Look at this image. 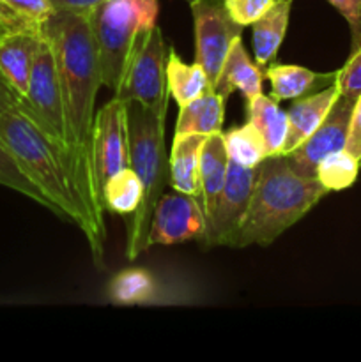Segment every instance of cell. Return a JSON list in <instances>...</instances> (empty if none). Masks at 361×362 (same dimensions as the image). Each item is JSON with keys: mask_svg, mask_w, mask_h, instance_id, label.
I'll return each mask as SVG.
<instances>
[{"mask_svg": "<svg viewBox=\"0 0 361 362\" xmlns=\"http://www.w3.org/2000/svg\"><path fill=\"white\" fill-rule=\"evenodd\" d=\"M166 87L179 108L212 90V83L204 67L198 62L186 64L173 48H168L166 57Z\"/></svg>", "mask_w": 361, "mask_h": 362, "instance_id": "44dd1931", "label": "cell"}, {"mask_svg": "<svg viewBox=\"0 0 361 362\" xmlns=\"http://www.w3.org/2000/svg\"><path fill=\"white\" fill-rule=\"evenodd\" d=\"M292 0H276L271 9L262 14L251 28H253V53L255 62L264 69L278 53L287 27H289Z\"/></svg>", "mask_w": 361, "mask_h": 362, "instance_id": "d6986e66", "label": "cell"}, {"mask_svg": "<svg viewBox=\"0 0 361 362\" xmlns=\"http://www.w3.org/2000/svg\"><path fill=\"white\" fill-rule=\"evenodd\" d=\"M188 2H191V0H188Z\"/></svg>", "mask_w": 361, "mask_h": 362, "instance_id": "e575fe53", "label": "cell"}, {"mask_svg": "<svg viewBox=\"0 0 361 362\" xmlns=\"http://www.w3.org/2000/svg\"><path fill=\"white\" fill-rule=\"evenodd\" d=\"M50 0H0V35L9 32H42L55 13Z\"/></svg>", "mask_w": 361, "mask_h": 362, "instance_id": "603a6c76", "label": "cell"}, {"mask_svg": "<svg viewBox=\"0 0 361 362\" xmlns=\"http://www.w3.org/2000/svg\"><path fill=\"white\" fill-rule=\"evenodd\" d=\"M42 34L52 46L55 59L78 187L94 230L99 255L103 257L106 239L103 218L105 209L92 156L96 95L103 81L98 48L92 35L91 14L55 11L46 20Z\"/></svg>", "mask_w": 361, "mask_h": 362, "instance_id": "6da1fadb", "label": "cell"}, {"mask_svg": "<svg viewBox=\"0 0 361 362\" xmlns=\"http://www.w3.org/2000/svg\"><path fill=\"white\" fill-rule=\"evenodd\" d=\"M108 300L115 306H138L154 300L158 293V283L149 271L140 267H130L117 272L108 283Z\"/></svg>", "mask_w": 361, "mask_h": 362, "instance_id": "cb8c5ba5", "label": "cell"}, {"mask_svg": "<svg viewBox=\"0 0 361 362\" xmlns=\"http://www.w3.org/2000/svg\"><path fill=\"white\" fill-rule=\"evenodd\" d=\"M158 0H106L91 13L101 81L115 94L122 80L131 45L142 28L158 21Z\"/></svg>", "mask_w": 361, "mask_h": 362, "instance_id": "5b68a950", "label": "cell"}, {"mask_svg": "<svg viewBox=\"0 0 361 362\" xmlns=\"http://www.w3.org/2000/svg\"><path fill=\"white\" fill-rule=\"evenodd\" d=\"M0 145L13 156L21 172L48 198L53 212L73 221L87 239L92 258L103 264L94 230L85 211L67 156L42 133L20 105L0 113Z\"/></svg>", "mask_w": 361, "mask_h": 362, "instance_id": "7a4b0ae2", "label": "cell"}, {"mask_svg": "<svg viewBox=\"0 0 361 362\" xmlns=\"http://www.w3.org/2000/svg\"><path fill=\"white\" fill-rule=\"evenodd\" d=\"M142 202V182L131 166L110 177L101 187L103 209L113 214H133Z\"/></svg>", "mask_w": 361, "mask_h": 362, "instance_id": "d4e9b609", "label": "cell"}, {"mask_svg": "<svg viewBox=\"0 0 361 362\" xmlns=\"http://www.w3.org/2000/svg\"><path fill=\"white\" fill-rule=\"evenodd\" d=\"M360 168V161L350 152L342 148V151L333 152L319 163L315 177L329 193L331 191H343L356 182Z\"/></svg>", "mask_w": 361, "mask_h": 362, "instance_id": "4316f807", "label": "cell"}, {"mask_svg": "<svg viewBox=\"0 0 361 362\" xmlns=\"http://www.w3.org/2000/svg\"><path fill=\"white\" fill-rule=\"evenodd\" d=\"M0 184L18 191V193L25 194L27 198L34 200L35 204H39L41 207H46L48 211L53 212V205L50 204L48 198L28 180V177L25 175L20 170V166L16 165L13 156H11L2 145H0ZM53 214H55V212H53Z\"/></svg>", "mask_w": 361, "mask_h": 362, "instance_id": "83f0119b", "label": "cell"}, {"mask_svg": "<svg viewBox=\"0 0 361 362\" xmlns=\"http://www.w3.org/2000/svg\"><path fill=\"white\" fill-rule=\"evenodd\" d=\"M225 99L214 90L205 92L195 101L179 108L176 122V134H204L211 136L223 133L225 120Z\"/></svg>", "mask_w": 361, "mask_h": 362, "instance_id": "ffe728a7", "label": "cell"}, {"mask_svg": "<svg viewBox=\"0 0 361 362\" xmlns=\"http://www.w3.org/2000/svg\"><path fill=\"white\" fill-rule=\"evenodd\" d=\"M255 179H257V166L246 168L237 163H229L225 186L219 193L216 207L209 218L207 239L205 247L229 246L232 247L234 239L241 228L248 205H250L251 193H253Z\"/></svg>", "mask_w": 361, "mask_h": 362, "instance_id": "8fae6325", "label": "cell"}, {"mask_svg": "<svg viewBox=\"0 0 361 362\" xmlns=\"http://www.w3.org/2000/svg\"><path fill=\"white\" fill-rule=\"evenodd\" d=\"M338 92L347 98L357 99L361 95V46L350 53L349 60L336 73Z\"/></svg>", "mask_w": 361, "mask_h": 362, "instance_id": "f546056e", "label": "cell"}, {"mask_svg": "<svg viewBox=\"0 0 361 362\" xmlns=\"http://www.w3.org/2000/svg\"><path fill=\"white\" fill-rule=\"evenodd\" d=\"M345 151L350 152L361 165V95L354 105L353 117H350L349 134H347Z\"/></svg>", "mask_w": 361, "mask_h": 362, "instance_id": "1f68e13d", "label": "cell"}, {"mask_svg": "<svg viewBox=\"0 0 361 362\" xmlns=\"http://www.w3.org/2000/svg\"><path fill=\"white\" fill-rule=\"evenodd\" d=\"M336 73H315L306 67L294 64L273 62L264 67V74L271 81V98L276 103L297 99L303 95L322 90L336 80Z\"/></svg>", "mask_w": 361, "mask_h": 362, "instance_id": "e0dca14e", "label": "cell"}, {"mask_svg": "<svg viewBox=\"0 0 361 362\" xmlns=\"http://www.w3.org/2000/svg\"><path fill=\"white\" fill-rule=\"evenodd\" d=\"M57 11H73V13L91 14L106 0H50Z\"/></svg>", "mask_w": 361, "mask_h": 362, "instance_id": "d6a6232c", "label": "cell"}, {"mask_svg": "<svg viewBox=\"0 0 361 362\" xmlns=\"http://www.w3.org/2000/svg\"><path fill=\"white\" fill-rule=\"evenodd\" d=\"M262 80H264V71L250 59L243 39L239 37L230 48L212 90L222 95L225 101L234 90H239L244 101L250 103L262 94Z\"/></svg>", "mask_w": 361, "mask_h": 362, "instance_id": "9a60e30c", "label": "cell"}, {"mask_svg": "<svg viewBox=\"0 0 361 362\" xmlns=\"http://www.w3.org/2000/svg\"><path fill=\"white\" fill-rule=\"evenodd\" d=\"M166 52L165 39L158 25L142 28L131 45L124 67L119 95L124 101H137L145 108L166 117L170 92L166 87Z\"/></svg>", "mask_w": 361, "mask_h": 362, "instance_id": "8992f818", "label": "cell"}, {"mask_svg": "<svg viewBox=\"0 0 361 362\" xmlns=\"http://www.w3.org/2000/svg\"><path fill=\"white\" fill-rule=\"evenodd\" d=\"M205 138L204 134H176L168 156L170 186L200 202V151Z\"/></svg>", "mask_w": 361, "mask_h": 362, "instance_id": "2e32d148", "label": "cell"}, {"mask_svg": "<svg viewBox=\"0 0 361 362\" xmlns=\"http://www.w3.org/2000/svg\"><path fill=\"white\" fill-rule=\"evenodd\" d=\"M338 85L336 80L328 85L322 90L314 92V94L303 95V98L294 99L287 112L289 119V133H287L285 145L282 148V156L290 154L294 148L299 147L311 133L319 127V124L326 119V115L331 110L333 103L338 98Z\"/></svg>", "mask_w": 361, "mask_h": 362, "instance_id": "4fadbf2b", "label": "cell"}, {"mask_svg": "<svg viewBox=\"0 0 361 362\" xmlns=\"http://www.w3.org/2000/svg\"><path fill=\"white\" fill-rule=\"evenodd\" d=\"M227 152L230 161L246 168H255L268 158V148L264 140L253 124L246 122L241 127H232L223 133Z\"/></svg>", "mask_w": 361, "mask_h": 362, "instance_id": "484cf974", "label": "cell"}, {"mask_svg": "<svg viewBox=\"0 0 361 362\" xmlns=\"http://www.w3.org/2000/svg\"><path fill=\"white\" fill-rule=\"evenodd\" d=\"M356 101L357 99L338 94L331 110L326 119L319 124L317 129L299 147L285 156L294 172L303 177H315L317 166L322 159L328 158L333 152L345 148L350 117H353Z\"/></svg>", "mask_w": 361, "mask_h": 362, "instance_id": "7c38bea8", "label": "cell"}, {"mask_svg": "<svg viewBox=\"0 0 361 362\" xmlns=\"http://www.w3.org/2000/svg\"><path fill=\"white\" fill-rule=\"evenodd\" d=\"M42 41V32H9L0 35V71L14 90L25 98L32 64Z\"/></svg>", "mask_w": 361, "mask_h": 362, "instance_id": "5bb4252c", "label": "cell"}, {"mask_svg": "<svg viewBox=\"0 0 361 362\" xmlns=\"http://www.w3.org/2000/svg\"><path fill=\"white\" fill-rule=\"evenodd\" d=\"M207 218L198 198L176 191L163 193L156 205L149 232V247L207 239Z\"/></svg>", "mask_w": 361, "mask_h": 362, "instance_id": "9c48e42d", "label": "cell"}, {"mask_svg": "<svg viewBox=\"0 0 361 362\" xmlns=\"http://www.w3.org/2000/svg\"><path fill=\"white\" fill-rule=\"evenodd\" d=\"M28 117L42 129V133L67 156L73 168L74 179H76V170H74L73 152H71L69 134H67L66 113H64V99L60 90L59 74H57L55 59L50 42L46 41L42 34L41 46L35 53L34 64H32L30 80L25 98L20 103ZM78 184V180H76ZM80 189V187H78ZM99 251V250H98ZM101 257V255H99ZM103 258V257H101Z\"/></svg>", "mask_w": 361, "mask_h": 362, "instance_id": "52a82bcc", "label": "cell"}, {"mask_svg": "<svg viewBox=\"0 0 361 362\" xmlns=\"http://www.w3.org/2000/svg\"><path fill=\"white\" fill-rule=\"evenodd\" d=\"M229 152H227L223 133H214L205 138L200 151V198L205 218H211L219 193L225 186L229 173Z\"/></svg>", "mask_w": 361, "mask_h": 362, "instance_id": "ac0fdd59", "label": "cell"}, {"mask_svg": "<svg viewBox=\"0 0 361 362\" xmlns=\"http://www.w3.org/2000/svg\"><path fill=\"white\" fill-rule=\"evenodd\" d=\"M275 2L276 0H225V7L236 23L248 27L268 13Z\"/></svg>", "mask_w": 361, "mask_h": 362, "instance_id": "f1b7e54d", "label": "cell"}, {"mask_svg": "<svg viewBox=\"0 0 361 362\" xmlns=\"http://www.w3.org/2000/svg\"><path fill=\"white\" fill-rule=\"evenodd\" d=\"M21 99L23 98L14 90L13 85L6 80V76L0 71V113L13 108V106H18L21 103Z\"/></svg>", "mask_w": 361, "mask_h": 362, "instance_id": "836d02e7", "label": "cell"}, {"mask_svg": "<svg viewBox=\"0 0 361 362\" xmlns=\"http://www.w3.org/2000/svg\"><path fill=\"white\" fill-rule=\"evenodd\" d=\"M328 193L317 177H303L294 172L285 156H268L257 166L250 205L232 247L269 246Z\"/></svg>", "mask_w": 361, "mask_h": 362, "instance_id": "3957f363", "label": "cell"}, {"mask_svg": "<svg viewBox=\"0 0 361 362\" xmlns=\"http://www.w3.org/2000/svg\"><path fill=\"white\" fill-rule=\"evenodd\" d=\"M130 131V166L142 182V202L127 225L126 257L133 262L149 250V232L156 205L168 182L170 170L165 148L166 117L145 108L137 101H126Z\"/></svg>", "mask_w": 361, "mask_h": 362, "instance_id": "277c9868", "label": "cell"}, {"mask_svg": "<svg viewBox=\"0 0 361 362\" xmlns=\"http://www.w3.org/2000/svg\"><path fill=\"white\" fill-rule=\"evenodd\" d=\"M96 177L99 187L120 170L130 166V131L127 106L124 99L113 95L98 113L92 136Z\"/></svg>", "mask_w": 361, "mask_h": 362, "instance_id": "30bf717a", "label": "cell"}, {"mask_svg": "<svg viewBox=\"0 0 361 362\" xmlns=\"http://www.w3.org/2000/svg\"><path fill=\"white\" fill-rule=\"evenodd\" d=\"M246 122L257 127L268 148V156L282 154L289 133V119L275 99L260 94L246 103Z\"/></svg>", "mask_w": 361, "mask_h": 362, "instance_id": "7402d4cb", "label": "cell"}, {"mask_svg": "<svg viewBox=\"0 0 361 362\" xmlns=\"http://www.w3.org/2000/svg\"><path fill=\"white\" fill-rule=\"evenodd\" d=\"M343 18L350 30V52L361 46V0H328Z\"/></svg>", "mask_w": 361, "mask_h": 362, "instance_id": "4dcf8cb0", "label": "cell"}, {"mask_svg": "<svg viewBox=\"0 0 361 362\" xmlns=\"http://www.w3.org/2000/svg\"><path fill=\"white\" fill-rule=\"evenodd\" d=\"M195 27V62L200 64L214 88L218 74L243 28L232 20L225 0H191Z\"/></svg>", "mask_w": 361, "mask_h": 362, "instance_id": "ba28073f", "label": "cell"}]
</instances>
